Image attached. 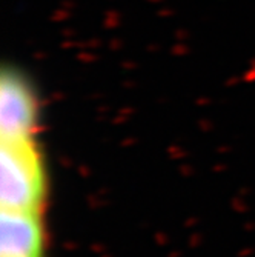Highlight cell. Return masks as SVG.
<instances>
[{"label":"cell","instance_id":"cell-2","mask_svg":"<svg viewBox=\"0 0 255 257\" xmlns=\"http://www.w3.org/2000/svg\"><path fill=\"white\" fill-rule=\"evenodd\" d=\"M40 102L28 76L7 65L0 74V136L2 139L34 137L39 131Z\"/></svg>","mask_w":255,"mask_h":257},{"label":"cell","instance_id":"cell-1","mask_svg":"<svg viewBox=\"0 0 255 257\" xmlns=\"http://www.w3.org/2000/svg\"><path fill=\"white\" fill-rule=\"evenodd\" d=\"M2 211L42 213L46 173L37 136L2 139Z\"/></svg>","mask_w":255,"mask_h":257},{"label":"cell","instance_id":"cell-3","mask_svg":"<svg viewBox=\"0 0 255 257\" xmlns=\"http://www.w3.org/2000/svg\"><path fill=\"white\" fill-rule=\"evenodd\" d=\"M0 257H43L45 231L39 213L2 211Z\"/></svg>","mask_w":255,"mask_h":257}]
</instances>
